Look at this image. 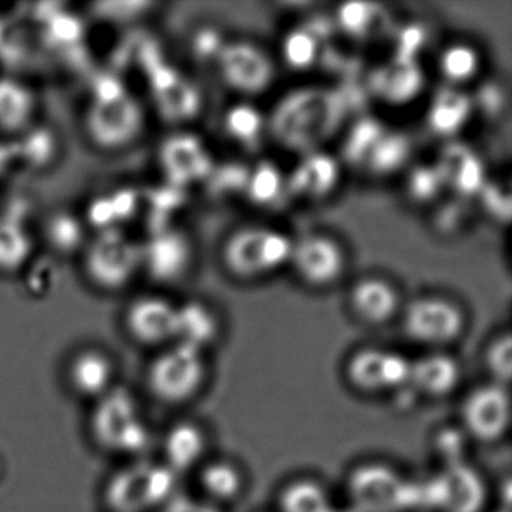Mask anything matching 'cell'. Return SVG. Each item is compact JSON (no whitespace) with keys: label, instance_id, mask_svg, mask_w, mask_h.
<instances>
[{"label":"cell","instance_id":"1","mask_svg":"<svg viewBox=\"0 0 512 512\" xmlns=\"http://www.w3.org/2000/svg\"><path fill=\"white\" fill-rule=\"evenodd\" d=\"M146 122L142 101L125 89L95 95L83 113L86 139L106 154H118L136 145L145 134Z\"/></svg>","mask_w":512,"mask_h":512},{"label":"cell","instance_id":"2","mask_svg":"<svg viewBox=\"0 0 512 512\" xmlns=\"http://www.w3.org/2000/svg\"><path fill=\"white\" fill-rule=\"evenodd\" d=\"M82 272L94 289L119 293L143 271V244L122 229H101L83 247Z\"/></svg>","mask_w":512,"mask_h":512},{"label":"cell","instance_id":"3","mask_svg":"<svg viewBox=\"0 0 512 512\" xmlns=\"http://www.w3.org/2000/svg\"><path fill=\"white\" fill-rule=\"evenodd\" d=\"M293 241L274 227L245 226L230 233L221 248V263L236 280L254 281L289 265Z\"/></svg>","mask_w":512,"mask_h":512},{"label":"cell","instance_id":"4","mask_svg":"<svg viewBox=\"0 0 512 512\" xmlns=\"http://www.w3.org/2000/svg\"><path fill=\"white\" fill-rule=\"evenodd\" d=\"M349 491L358 512H398L422 503L421 485L409 484L379 464L356 469L349 479Z\"/></svg>","mask_w":512,"mask_h":512},{"label":"cell","instance_id":"5","mask_svg":"<svg viewBox=\"0 0 512 512\" xmlns=\"http://www.w3.org/2000/svg\"><path fill=\"white\" fill-rule=\"evenodd\" d=\"M92 428L95 437L113 451L137 452L148 445L149 434L139 407L133 395L124 389L109 391L101 397L92 416Z\"/></svg>","mask_w":512,"mask_h":512},{"label":"cell","instance_id":"6","mask_svg":"<svg viewBox=\"0 0 512 512\" xmlns=\"http://www.w3.org/2000/svg\"><path fill=\"white\" fill-rule=\"evenodd\" d=\"M175 484V472L170 467H128L113 476L106 499L115 512H145L166 503Z\"/></svg>","mask_w":512,"mask_h":512},{"label":"cell","instance_id":"7","mask_svg":"<svg viewBox=\"0 0 512 512\" xmlns=\"http://www.w3.org/2000/svg\"><path fill=\"white\" fill-rule=\"evenodd\" d=\"M289 265L310 289H329L343 278L347 253L338 239L326 233H310L293 241Z\"/></svg>","mask_w":512,"mask_h":512},{"label":"cell","instance_id":"8","mask_svg":"<svg viewBox=\"0 0 512 512\" xmlns=\"http://www.w3.org/2000/svg\"><path fill=\"white\" fill-rule=\"evenodd\" d=\"M466 314L460 305L443 296H419L407 304L403 328L412 340L424 344H446L460 337Z\"/></svg>","mask_w":512,"mask_h":512},{"label":"cell","instance_id":"9","mask_svg":"<svg viewBox=\"0 0 512 512\" xmlns=\"http://www.w3.org/2000/svg\"><path fill=\"white\" fill-rule=\"evenodd\" d=\"M200 349L178 343L161 353L151 367L149 382L152 391L164 401L187 400L199 389L203 379Z\"/></svg>","mask_w":512,"mask_h":512},{"label":"cell","instance_id":"10","mask_svg":"<svg viewBox=\"0 0 512 512\" xmlns=\"http://www.w3.org/2000/svg\"><path fill=\"white\" fill-rule=\"evenodd\" d=\"M224 85L245 97L262 94L274 82V62L265 50L250 41L227 44L218 56Z\"/></svg>","mask_w":512,"mask_h":512},{"label":"cell","instance_id":"11","mask_svg":"<svg viewBox=\"0 0 512 512\" xmlns=\"http://www.w3.org/2000/svg\"><path fill=\"white\" fill-rule=\"evenodd\" d=\"M421 488L422 503L445 512H481L487 499L484 479L461 461Z\"/></svg>","mask_w":512,"mask_h":512},{"label":"cell","instance_id":"12","mask_svg":"<svg viewBox=\"0 0 512 512\" xmlns=\"http://www.w3.org/2000/svg\"><path fill=\"white\" fill-rule=\"evenodd\" d=\"M125 326L134 340L149 346L176 340L178 304L160 295L133 299L125 310Z\"/></svg>","mask_w":512,"mask_h":512},{"label":"cell","instance_id":"13","mask_svg":"<svg viewBox=\"0 0 512 512\" xmlns=\"http://www.w3.org/2000/svg\"><path fill=\"white\" fill-rule=\"evenodd\" d=\"M412 362L400 353L362 349L349 362V377L358 388L367 391L395 388L410 382Z\"/></svg>","mask_w":512,"mask_h":512},{"label":"cell","instance_id":"14","mask_svg":"<svg viewBox=\"0 0 512 512\" xmlns=\"http://www.w3.org/2000/svg\"><path fill=\"white\" fill-rule=\"evenodd\" d=\"M509 397L502 386H482L463 406L467 428L481 440H496L509 425Z\"/></svg>","mask_w":512,"mask_h":512},{"label":"cell","instance_id":"15","mask_svg":"<svg viewBox=\"0 0 512 512\" xmlns=\"http://www.w3.org/2000/svg\"><path fill=\"white\" fill-rule=\"evenodd\" d=\"M397 287L379 275H365L350 286L349 307L368 325H383L400 310Z\"/></svg>","mask_w":512,"mask_h":512},{"label":"cell","instance_id":"16","mask_svg":"<svg viewBox=\"0 0 512 512\" xmlns=\"http://www.w3.org/2000/svg\"><path fill=\"white\" fill-rule=\"evenodd\" d=\"M38 98L28 83L14 77L0 79V133L22 136L31 130Z\"/></svg>","mask_w":512,"mask_h":512},{"label":"cell","instance_id":"17","mask_svg":"<svg viewBox=\"0 0 512 512\" xmlns=\"http://www.w3.org/2000/svg\"><path fill=\"white\" fill-rule=\"evenodd\" d=\"M424 86L418 64L409 58H397L383 65L371 77V89L380 100L401 106L410 103Z\"/></svg>","mask_w":512,"mask_h":512},{"label":"cell","instance_id":"18","mask_svg":"<svg viewBox=\"0 0 512 512\" xmlns=\"http://www.w3.org/2000/svg\"><path fill=\"white\" fill-rule=\"evenodd\" d=\"M340 181V166L331 155L311 152L299 161L287 185L299 197L322 200L328 197Z\"/></svg>","mask_w":512,"mask_h":512},{"label":"cell","instance_id":"19","mask_svg":"<svg viewBox=\"0 0 512 512\" xmlns=\"http://www.w3.org/2000/svg\"><path fill=\"white\" fill-rule=\"evenodd\" d=\"M436 166L442 175L445 188H451L461 197L481 193L487 181L482 161L466 146H448L442 152V157Z\"/></svg>","mask_w":512,"mask_h":512},{"label":"cell","instance_id":"20","mask_svg":"<svg viewBox=\"0 0 512 512\" xmlns=\"http://www.w3.org/2000/svg\"><path fill=\"white\" fill-rule=\"evenodd\" d=\"M472 101L457 88L445 89L434 95L427 112V124L437 136L452 137L460 133L469 121Z\"/></svg>","mask_w":512,"mask_h":512},{"label":"cell","instance_id":"21","mask_svg":"<svg viewBox=\"0 0 512 512\" xmlns=\"http://www.w3.org/2000/svg\"><path fill=\"white\" fill-rule=\"evenodd\" d=\"M460 365L451 356L434 353L412 362L410 380L430 395H445L457 386Z\"/></svg>","mask_w":512,"mask_h":512},{"label":"cell","instance_id":"22","mask_svg":"<svg viewBox=\"0 0 512 512\" xmlns=\"http://www.w3.org/2000/svg\"><path fill=\"white\" fill-rule=\"evenodd\" d=\"M74 388L89 397H103L110 391L113 365L104 353L86 350L76 356L70 370Z\"/></svg>","mask_w":512,"mask_h":512},{"label":"cell","instance_id":"23","mask_svg":"<svg viewBox=\"0 0 512 512\" xmlns=\"http://www.w3.org/2000/svg\"><path fill=\"white\" fill-rule=\"evenodd\" d=\"M34 248V239L25 226L13 220H0V274H17L25 269Z\"/></svg>","mask_w":512,"mask_h":512},{"label":"cell","instance_id":"24","mask_svg":"<svg viewBox=\"0 0 512 512\" xmlns=\"http://www.w3.org/2000/svg\"><path fill=\"white\" fill-rule=\"evenodd\" d=\"M217 332V317L205 304L191 301L185 305H178V343L202 350L205 344L214 340Z\"/></svg>","mask_w":512,"mask_h":512},{"label":"cell","instance_id":"25","mask_svg":"<svg viewBox=\"0 0 512 512\" xmlns=\"http://www.w3.org/2000/svg\"><path fill=\"white\" fill-rule=\"evenodd\" d=\"M439 73L451 88H460L476 79L482 59L478 49L469 43H451L440 52Z\"/></svg>","mask_w":512,"mask_h":512},{"label":"cell","instance_id":"26","mask_svg":"<svg viewBox=\"0 0 512 512\" xmlns=\"http://www.w3.org/2000/svg\"><path fill=\"white\" fill-rule=\"evenodd\" d=\"M412 143L409 137L398 131H383L376 145L365 158L368 169L376 175H389L397 172L409 160Z\"/></svg>","mask_w":512,"mask_h":512},{"label":"cell","instance_id":"27","mask_svg":"<svg viewBox=\"0 0 512 512\" xmlns=\"http://www.w3.org/2000/svg\"><path fill=\"white\" fill-rule=\"evenodd\" d=\"M164 449L173 472L190 469L202 457L205 440L199 428L191 424H179L167 434Z\"/></svg>","mask_w":512,"mask_h":512},{"label":"cell","instance_id":"28","mask_svg":"<svg viewBox=\"0 0 512 512\" xmlns=\"http://www.w3.org/2000/svg\"><path fill=\"white\" fill-rule=\"evenodd\" d=\"M47 244L56 253L70 254L74 251L82 253L83 247L89 238H86V230L82 221L70 212H59L47 220L46 229ZM79 253V254H80Z\"/></svg>","mask_w":512,"mask_h":512},{"label":"cell","instance_id":"29","mask_svg":"<svg viewBox=\"0 0 512 512\" xmlns=\"http://www.w3.org/2000/svg\"><path fill=\"white\" fill-rule=\"evenodd\" d=\"M319 55V40L308 29L298 28L287 32L281 43V58L287 67L295 71L313 67Z\"/></svg>","mask_w":512,"mask_h":512},{"label":"cell","instance_id":"30","mask_svg":"<svg viewBox=\"0 0 512 512\" xmlns=\"http://www.w3.org/2000/svg\"><path fill=\"white\" fill-rule=\"evenodd\" d=\"M224 130L239 145L250 146L262 136L265 119L256 107L238 104L224 116Z\"/></svg>","mask_w":512,"mask_h":512},{"label":"cell","instance_id":"31","mask_svg":"<svg viewBox=\"0 0 512 512\" xmlns=\"http://www.w3.org/2000/svg\"><path fill=\"white\" fill-rule=\"evenodd\" d=\"M284 512H332L328 494L311 481H299L290 485L281 500Z\"/></svg>","mask_w":512,"mask_h":512},{"label":"cell","instance_id":"32","mask_svg":"<svg viewBox=\"0 0 512 512\" xmlns=\"http://www.w3.org/2000/svg\"><path fill=\"white\" fill-rule=\"evenodd\" d=\"M245 185H247V194L253 202L268 206L283 193L286 181L275 167L262 164L248 175Z\"/></svg>","mask_w":512,"mask_h":512},{"label":"cell","instance_id":"33","mask_svg":"<svg viewBox=\"0 0 512 512\" xmlns=\"http://www.w3.org/2000/svg\"><path fill=\"white\" fill-rule=\"evenodd\" d=\"M445 184L436 164L434 166H418L410 170L406 181V193L412 202L427 205L434 202L442 194Z\"/></svg>","mask_w":512,"mask_h":512},{"label":"cell","instance_id":"34","mask_svg":"<svg viewBox=\"0 0 512 512\" xmlns=\"http://www.w3.org/2000/svg\"><path fill=\"white\" fill-rule=\"evenodd\" d=\"M203 485L217 499H230L238 493L241 478L229 464L215 463L206 467L202 476Z\"/></svg>","mask_w":512,"mask_h":512},{"label":"cell","instance_id":"35","mask_svg":"<svg viewBox=\"0 0 512 512\" xmlns=\"http://www.w3.org/2000/svg\"><path fill=\"white\" fill-rule=\"evenodd\" d=\"M383 128L371 119L358 122L346 140V155L352 161H365L373 146L383 134Z\"/></svg>","mask_w":512,"mask_h":512},{"label":"cell","instance_id":"36","mask_svg":"<svg viewBox=\"0 0 512 512\" xmlns=\"http://www.w3.org/2000/svg\"><path fill=\"white\" fill-rule=\"evenodd\" d=\"M374 17L376 13L373 11V5L355 4V2L341 5L337 13L341 28L352 37H362L367 34L368 29L373 25Z\"/></svg>","mask_w":512,"mask_h":512},{"label":"cell","instance_id":"37","mask_svg":"<svg viewBox=\"0 0 512 512\" xmlns=\"http://www.w3.org/2000/svg\"><path fill=\"white\" fill-rule=\"evenodd\" d=\"M488 368L500 380L508 382L512 373V341L511 335H500L487 353Z\"/></svg>","mask_w":512,"mask_h":512},{"label":"cell","instance_id":"38","mask_svg":"<svg viewBox=\"0 0 512 512\" xmlns=\"http://www.w3.org/2000/svg\"><path fill=\"white\" fill-rule=\"evenodd\" d=\"M163 512H218L217 509L212 508L211 505L206 503L197 502L193 499H185V497H176V499L170 500L166 506H164Z\"/></svg>","mask_w":512,"mask_h":512},{"label":"cell","instance_id":"39","mask_svg":"<svg viewBox=\"0 0 512 512\" xmlns=\"http://www.w3.org/2000/svg\"><path fill=\"white\" fill-rule=\"evenodd\" d=\"M440 445H442V451L445 452L448 457H455V455H457V449H460L461 445V439L457 431H446V433L443 434L442 440H440Z\"/></svg>","mask_w":512,"mask_h":512},{"label":"cell","instance_id":"40","mask_svg":"<svg viewBox=\"0 0 512 512\" xmlns=\"http://www.w3.org/2000/svg\"><path fill=\"white\" fill-rule=\"evenodd\" d=\"M332 512H358V511H332Z\"/></svg>","mask_w":512,"mask_h":512},{"label":"cell","instance_id":"41","mask_svg":"<svg viewBox=\"0 0 512 512\" xmlns=\"http://www.w3.org/2000/svg\"><path fill=\"white\" fill-rule=\"evenodd\" d=\"M502 512H508V511H502Z\"/></svg>","mask_w":512,"mask_h":512}]
</instances>
